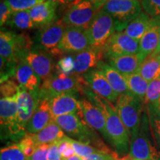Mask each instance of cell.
Here are the masks:
<instances>
[{
    "mask_svg": "<svg viewBox=\"0 0 160 160\" xmlns=\"http://www.w3.org/2000/svg\"><path fill=\"white\" fill-rule=\"evenodd\" d=\"M81 92L102 111L106 120L107 142L113 148L116 154L119 159L128 155L131 137L113 104L92 91L87 83L82 86Z\"/></svg>",
    "mask_w": 160,
    "mask_h": 160,
    "instance_id": "cell-1",
    "label": "cell"
},
{
    "mask_svg": "<svg viewBox=\"0 0 160 160\" xmlns=\"http://www.w3.org/2000/svg\"><path fill=\"white\" fill-rule=\"evenodd\" d=\"M53 120L65 133L72 139L88 144L104 151L111 152L97 137L93 129L90 128L79 113H71L53 118Z\"/></svg>",
    "mask_w": 160,
    "mask_h": 160,
    "instance_id": "cell-2",
    "label": "cell"
},
{
    "mask_svg": "<svg viewBox=\"0 0 160 160\" xmlns=\"http://www.w3.org/2000/svg\"><path fill=\"white\" fill-rule=\"evenodd\" d=\"M147 111H144L139 131L131 137L129 156L133 159L160 160V151L152 141Z\"/></svg>",
    "mask_w": 160,
    "mask_h": 160,
    "instance_id": "cell-3",
    "label": "cell"
},
{
    "mask_svg": "<svg viewBox=\"0 0 160 160\" xmlns=\"http://www.w3.org/2000/svg\"><path fill=\"white\" fill-rule=\"evenodd\" d=\"M86 82L83 77L76 74H65L57 71L48 78L44 79L40 86V99H48L66 93H77L81 91L82 85Z\"/></svg>",
    "mask_w": 160,
    "mask_h": 160,
    "instance_id": "cell-4",
    "label": "cell"
},
{
    "mask_svg": "<svg viewBox=\"0 0 160 160\" xmlns=\"http://www.w3.org/2000/svg\"><path fill=\"white\" fill-rule=\"evenodd\" d=\"M144 105V102L131 93L119 95L116 102L115 108L118 114L131 138L139 131L145 111Z\"/></svg>",
    "mask_w": 160,
    "mask_h": 160,
    "instance_id": "cell-5",
    "label": "cell"
},
{
    "mask_svg": "<svg viewBox=\"0 0 160 160\" xmlns=\"http://www.w3.org/2000/svg\"><path fill=\"white\" fill-rule=\"evenodd\" d=\"M101 9L114 20L117 32L125 31L142 12L139 0H108Z\"/></svg>",
    "mask_w": 160,
    "mask_h": 160,
    "instance_id": "cell-6",
    "label": "cell"
},
{
    "mask_svg": "<svg viewBox=\"0 0 160 160\" xmlns=\"http://www.w3.org/2000/svg\"><path fill=\"white\" fill-rule=\"evenodd\" d=\"M86 31L91 48L103 51L108 40L117 31L113 18L102 9H100Z\"/></svg>",
    "mask_w": 160,
    "mask_h": 160,
    "instance_id": "cell-7",
    "label": "cell"
},
{
    "mask_svg": "<svg viewBox=\"0 0 160 160\" xmlns=\"http://www.w3.org/2000/svg\"><path fill=\"white\" fill-rule=\"evenodd\" d=\"M0 119L2 138H7L13 141H20L27 133V132L21 128L18 122L17 96L1 98Z\"/></svg>",
    "mask_w": 160,
    "mask_h": 160,
    "instance_id": "cell-8",
    "label": "cell"
},
{
    "mask_svg": "<svg viewBox=\"0 0 160 160\" xmlns=\"http://www.w3.org/2000/svg\"><path fill=\"white\" fill-rule=\"evenodd\" d=\"M66 28L67 26L62 20H57L40 28L36 35L35 48L47 52L51 56H62L59 46Z\"/></svg>",
    "mask_w": 160,
    "mask_h": 160,
    "instance_id": "cell-9",
    "label": "cell"
},
{
    "mask_svg": "<svg viewBox=\"0 0 160 160\" xmlns=\"http://www.w3.org/2000/svg\"><path fill=\"white\" fill-rule=\"evenodd\" d=\"M98 11L90 0H74L64 15L62 21L67 27L87 30Z\"/></svg>",
    "mask_w": 160,
    "mask_h": 160,
    "instance_id": "cell-10",
    "label": "cell"
},
{
    "mask_svg": "<svg viewBox=\"0 0 160 160\" xmlns=\"http://www.w3.org/2000/svg\"><path fill=\"white\" fill-rule=\"evenodd\" d=\"M139 42L132 39L124 31L116 32L103 48L105 59L125 55L138 54Z\"/></svg>",
    "mask_w": 160,
    "mask_h": 160,
    "instance_id": "cell-11",
    "label": "cell"
},
{
    "mask_svg": "<svg viewBox=\"0 0 160 160\" xmlns=\"http://www.w3.org/2000/svg\"><path fill=\"white\" fill-rule=\"evenodd\" d=\"M38 91H29L19 87L17 95L18 122L21 128L25 132H27V125L39 103L40 98Z\"/></svg>",
    "mask_w": 160,
    "mask_h": 160,
    "instance_id": "cell-12",
    "label": "cell"
},
{
    "mask_svg": "<svg viewBox=\"0 0 160 160\" xmlns=\"http://www.w3.org/2000/svg\"><path fill=\"white\" fill-rule=\"evenodd\" d=\"M89 48L91 46L86 30L74 27H67L59 46L62 54H77Z\"/></svg>",
    "mask_w": 160,
    "mask_h": 160,
    "instance_id": "cell-13",
    "label": "cell"
},
{
    "mask_svg": "<svg viewBox=\"0 0 160 160\" xmlns=\"http://www.w3.org/2000/svg\"><path fill=\"white\" fill-rule=\"evenodd\" d=\"M21 59L28 64L42 79H45L51 76L57 68L50 53L37 48L30 50L19 60Z\"/></svg>",
    "mask_w": 160,
    "mask_h": 160,
    "instance_id": "cell-14",
    "label": "cell"
},
{
    "mask_svg": "<svg viewBox=\"0 0 160 160\" xmlns=\"http://www.w3.org/2000/svg\"><path fill=\"white\" fill-rule=\"evenodd\" d=\"M79 114L92 129L99 132L107 141L106 120L102 111L88 99L79 100Z\"/></svg>",
    "mask_w": 160,
    "mask_h": 160,
    "instance_id": "cell-15",
    "label": "cell"
},
{
    "mask_svg": "<svg viewBox=\"0 0 160 160\" xmlns=\"http://www.w3.org/2000/svg\"><path fill=\"white\" fill-rule=\"evenodd\" d=\"M87 85L96 93L110 102H117L119 95L113 91L105 76L100 70H92L84 74L83 77Z\"/></svg>",
    "mask_w": 160,
    "mask_h": 160,
    "instance_id": "cell-16",
    "label": "cell"
},
{
    "mask_svg": "<svg viewBox=\"0 0 160 160\" xmlns=\"http://www.w3.org/2000/svg\"><path fill=\"white\" fill-rule=\"evenodd\" d=\"M160 37V17H153L148 29L139 40L138 55L142 61L153 54L157 50Z\"/></svg>",
    "mask_w": 160,
    "mask_h": 160,
    "instance_id": "cell-17",
    "label": "cell"
},
{
    "mask_svg": "<svg viewBox=\"0 0 160 160\" xmlns=\"http://www.w3.org/2000/svg\"><path fill=\"white\" fill-rule=\"evenodd\" d=\"M102 58H104L102 50L94 49L93 48H89L77 53L73 56V74L79 76L85 74L97 68Z\"/></svg>",
    "mask_w": 160,
    "mask_h": 160,
    "instance_id": "cell-18",
    "label": "cell"
},
{
    "mask_svg": "<svg viewBox=\"0 0 160 160\" xmlns=\"http://www.w3.org/2000/svg\"><path fill=\"white\" fill-rule=\"evenodd\" d=\"M53 120L50 105V99H40L36 111L26 127L28 133L36 134L45 128Z\"/></svg>",
    "mask_w": 160,
    "mask_h": 160,
    "instance_id": "cell-19",
    "label": "cell"
},
{
    "mask_svg": "<svg viewBox=\"0 0 160 160\" xmlns=\"http://www.w3.org/2000/svg\"><path fill=\"white\" fill-rule=\"evenodd\" d=\"M50 105L53 118L71 113H78L79 111L77 93H66L55 96L50 99Z\"/></svg>",
    "mask_w": 160,
    "mask_h": 160,
    "instance_id": "cell-20",
    "label": "cell"
},
{
    "mask_svg": "<svg viewBox=\"0 0 160 160\" xmlns=\"http://www.w3.org/2000/svg\"><path fill=\"white\" fill-rule=\"evenodd\" d=\"M15 78L19 87L27 91L36 92L41 86V78L25 61L19 60L16 68Z\"/></svg>",
    "mask_w": 160,
    "mask_h": 160,
    "instance_id": "cell-21",
    "label": "cell"
},
{
    "mask_svg": "<svg viewBox=\"0 0 160 160\" xmlns=\"http://www.w3.org/2000/svg\"><path fill=\"white\" fill-rule=\"evenodd\" d=\"M57 5L45 0L29 10V13L36 27L42 28L56 21V9Z\"/></svg>",
    "mask_w": 160,
    "mask_h": 160,
    "instance_id": "cell-22",
    "label": "cell"
},
{
    "mask_svg": "<svg viewBox=\"0 0 160 160\" xmlns=\"http://www.w3.org/2000/svg\"><path fill=\"white\" fill-rule=\"evenodd\" d=\"M97 69L102 72L116 93L119 95L130 93L125 76L119 73L117 69L110 65L108 62H104L102 61L99 63Z\"/></svg>",
    "mask_w": 160,
    "mask_h": 160,
    "instance_id": "cell-23",
    "label": "cell"
},
{
    "mask_svg": "<svg viewBox=\"0 0 160 160\" xmlns=\"http://www.w3.org/2000/svg\"><path fill=\"white\" fill-rule=\"evenodd\" d=\"M108 63L117 69L123 76L137 73L142 61L138 54L125 55L108 59Z\"/></svg>",
    "mask_w": 160,
    "mask_h": 160,
    "instance_id": "cell-24",
    "label": "cell"
},
{
    "mask_svg": "<svg viewBox=\"0 0 160 160\" xmlns=\"http://www.w3.org/2000/svg\"><path fill=\"white\" fill-rule=\"evenodd\" d=\"M67 135L65 134V132L55 122L54 120H53L41 131L33 134V137L37 145H39L42 144L51 145L63 139Z\"/></svg>",
    "mask_w": 160,
    "mask_h": 160,
    "instance_id": "cell-25",
    "label": "cell"
},
{
    "mask_svg": "<svg viewBox=\"0 0 160 160\" xmlns=\"http://www.w3.org/2000/svg\"><path fill=\"white\" fill-rule=\"evenodd\" d=\"M152 17L142 11L127 26L124 32L132 39L139 42L146 31L148 29Z\"/></svg>",
    "mask_w": 160,
    "mask_h": 160,
    "instance_id": "cell-26",
    "label": "cell"
},
{
    "mask_svg": "<svg viewBox=\"0 0 160 160\" xmlns=\"http://www.w3.org/2000/svg\"><path fill=\"white\" fill-rule=\"evenodd\" d=\"M16 53H17V34L13 32L1 31L0 32L1 57L9 60H17L16 58Z\"/></svg>",
    "mask_w": 160,
    "mask_h": 160,
    "instance_id": "cell-27",
    "label": "cell"
},
{
    "mask_svg": "<svg viewBox=\"0 0 160 160\" xmlns=\"http://www.w3.org/2000/svg\"><path fill=\"white\" fill-rule=\"evenodd\" d=\"M125 78L130 93L136 96L145 103L146 93L149 85L148 82L144 79L138 72L133 74L125 76Z\"/></svg>",
    "mask_w": 160,
    "mask_h": 160,
    "instance_id": "cell-28",
    "label": "cell"
},
{
    "mask_svg": "<svg viewBox=\"0 0 160 160\" xmlns=\"http://www.w3.org/2000/svg\"><path fill=\"white\" fill-rule=\"evenodd\" d=\"M138 73L148 82L160 79V62L157 56L151 55L140 65Z\"/></svg>",
    "mask_w": 160,
    "mask_h": 160,
    "instance_id": "cell-29",
    "label": "cell"
},
{
    "mask_svg": "<svg viewBox=\"0 0 160 160\" xmlns=\"http://www.w3.org/2000/svg\"><path fill=\"white\" fill-rule=\"evenodd\" d=\"M8 25L21 31H29L37 28L28 11H18L12 13Z\"/></svg>",
    "mask_w": 160,
    "mask_h": 160,
    "instance_id": "cell-30",
    "label": "cell"
},
{
    "mask_svg": "<svg viewBox=\"0 0 160 160\" xmlns=\"http://www.w3.org/2000/svg\"><path fill=\"white\" fill-rule=\"evenodd\" d=\"M147 112L151 133L155 140L156 145L160 149V115L157 113L155 108L151 105H147Z\"/></svg>",
    "mask_w": 160,
    "mask_h": 160,
    "instance_id": "cell-31",
    "label": "cell"
},
{
    "mask_svg": "<svg viewBox=\"0 0 160 160\" xmlns=\"http://www.w3.org/2000/svg\"><path fill=\"white\" fill-rule=\"evenodd\" d=\"M0 160H28V158L19 144L15 143L1 149Z\"/></svg>",
    "mask_w": 160,
    "mask_h": 160,
    "instance_id": "cell-32",
    "label": "cell"
},
{
    "mask_svg": "<svg viewBox=\"0 0 160 160\" xmlns=\"http://www.w3.org/2000/svg\"><path fill=\"white\" fill-rule=\"evenodd\" d=\"M68 139L71 144L72 147H73V150H74L75 154L78 156V157H79L80 158H85L88 157L90 155L93 154V153L104 151L102 150L97 148V147H94V146L81 142L72 139V138L69 137Z\"/></svg>",
    "mask_w": 160,
    "mask_h": 160,
    "instance_id": "cell-33",
    "label": "cell"
},
{
    "mask_svg": "<svg viewBox=\"0 0 160 160\" xmlns=\"http://www.w3.org/2000/svg\"><path fill=\"white\" fill-rule=\"evenodd\" d=\"M160 101V79L150 82L145 99V105L156 106Z\"/></svg>",
    "mask_w": 160,
    "mask_h": 160,
    "instance_id": "cell-34",
    "label": "cell"
},
{
    "mask_svg": "<svg viewBox=\"0 0 160 160\" xmlns=\"http://www.w3.org/2000/svg\"><path fill=\"white\" fill-rule=\"evenodd\" d=\"M19 62L17 60H9L1 57V82L9 79L10 77H15L16 68Z\"/></svg>",
    "mask_w": 160,
    "mask_h": 160,
    "instance_id": "cell-35",
    "label": "cell"
},
{
    "mask_svg": "<svg viewBox=\"0 0 160 160\" xmlns=\"http://www.w3.org/2000/svg\"><path fill=\"white\" fill-rule=\"evenodd\" d=\"M13 13L18 11H29L38 4L45 0H7Z\"/></svg>",
    "mask_w": 160,
    "mask_h": 160,
    "instance_id": "cell-36",
    "label": "cell"
},
{
    "mask_svg": "<svg viewBox=\"0 0 160 160\" xmlns=\"http://www.w3.org/2000/svg\"><path fill=\"white\" fill-rule=\"evenodd\" d=\"M18 144L27 158L31 157L38 147L34 137H33V134L28 133H26L25 137L22 138Z\"/></svg>",
    "mask_w": 160,
    "mask_h": 160,
    "instance_id": "cell-37",
    "label": "cell"
},
{
    "mask_svg": "<svg viewBox=\"0 0 160 160\" xmlns=\"http://www.w3.org/2000/svg\"><path fill=\"white\" fill-rule=\"evenodd\" d=\"M142 8L151 17H160V0H139Z\"/></svg>",
    "mask_w": 160,
    "mask_h": 160,
    "instance_id": "cell-38",
    "label": "cell"
},
{
    "mask_svg": "<svg viewBox=\"0 0 160 160\" xmlns=\"http://www.w3.org/2000/svg\"><path fill=\"white\" fill-rule=\"evenodd\" d=\"M19 89V85H17L14 81L11 79L5 80L1 82V98L13 97L17 95Z\"/></svg>",
    "mask_w": 160,
    "mask_h": 160,
    "instance_id": "cell-39",
    "label": "cell"
},
{
    "mask_svg": "<svg viewBox=\"0 0 160 160\" xmlns=\"http://www.w3.org/2000/svg\"><path fill=\"white\" fill-rule=\"evenodd\" d=\"M59 149L62 159H68V158L76 155L75 151L72 147L71 142H69L68 137L66 136L63 139L57 142Z\"/></svg>",
    "mask_w": 160,
    "mask_h": 160,
    "instance_id": "cell-40",
    "label": "cell"
},
{
    "mask_svg": "<svg viewBox=\"0 0 160 160\" xmlns=\"http://www.w3.org/2000/svg\"><path fill=\"white\" fill-rule=\"evenodd\" d=\"M57 71L65 74H73L74 69V62H73V57H62L57 65Z\"/></svg>",
    "mask_w": 160,
    "mask_h": 160,
    "instance_id": "cell-41",
    "label": "cell"
},
{
    "mask_svg": "<svg viewBox=\"0 0 160 160\" xmlns=\"http://www.w3.org/2000/svg\"><path fill=\"white\" fill-rule=\"evenodd\" d=\"M13 13L7 0L1 1L0 3V25L2 28L5 24H8Z\"/></svg>",
    "mask_w": 160,
    "mask_h": 160,
    "instance_id": "cell-42",
    "label": "cell"
},
{
    "mask_svg": "<svg viewBox=\"0 0 160 160\" xmlns=\"http://www.w3.org/2000/svg\"><path fill=\"white\" fill-rule=\"evenodd\" d=\"M49 148L50 145L48 144L38 145L34 153L28 158V160H48Z\"/></svg>",
    "mask_w": 160,
    "mask_h": 160,
    "instance_id": "cell-43",
    "label": "cell"
},
{
    "mask_svg": "<svg viewBox=\"0 0 160 160\" xmlns=\"http://www.w3.org/2000/svg\"><path fill=\"white\" fill-rule=\"evenodd\" d=\"M81 159L82 160H119V158L116 153L112 152L102 151Z\"/></svg>",
    "mask_w": 160,
    "mask_h": 160,
    "instance_id": "cell-44",
    "label": "cell"
},
{
    "mask_svg": "<svg viewBox=\"0 0 160 160\" xmlns=\"http://www.w3.org/2000/svg\"><path fill=\"white\" fill-rule=\"evenodd\" d=\"M48 160H63L61 153H60L57 142L50 145Z\"/></svg>",
    "mask_w": 160,
    "mask_h": 160,
    "instance_id": "cell-45",
    "label": "cell"
},
{
    "mask_svg": "<svg viewBox=\"0 0 160 160\" xmlns=\"http://www.w3.org/2000/svg\"><path fill=\"white\" fill-rule=\"evenodd\" d=\"M97 10H100L108 0H90Z\"/></svg>",
    "mask_w": 160,
    "mask_h": 160,
    "instance_id": "cell-46",
    "label": "cell"
},
{
    "mask_svg": "<svg viewBox=\"0 0 160 160\" xmlns=\"http://www.w3.org/2000/svg\"><path fill=\"white\" fill-rule=\"evenodd\" d=\"M47 1L51 2L57 4V5H65V4L69 3L72 0H47Z\"/></svg>",
    "mask_w": 160,
    "mask_h": 160,
    "instance_id": "cell-47",
    "label": "cell"
},
{
    "mask_svg": "<svg viewBox=\"0 0 160 160\" xmlns=\"http://www.w3.org/2000/svg\"><path fill=\"white\" fill-rule=\"evenodd\" d=\"M63 160H82V159L79 157H78V156L74 155L73 157L68 158V159H64Z\"/></svg>",
    "mask_w": 160,
    "mask_h": 160,
    "instance_id": "cell-48",
    "label": "cell"
},
{
    "mask_svg": "<svg viewBox=\"0 0 160 160\" xmlns=\"http://www.w3.org/2000/svg\"><path fill=\"white\" fill-rule=\"evenodd\" d=\"M159 53H160V37H159V45H158V47H157V50H156V51H155L154 53H153V54H152V55H155V56H157V55L159 54Z\"/></svg>",
    "mask_w": 160,
    "mask_h": 160,
    "instance_id": "cell-49",
    "label": "cell"
},
{
    "mask_svg": "<svg viewBox=\"0 0 160 160\" xmlns=\"http://www.w3.org/2000/svg\"><path fill=\"white\" fill-rule=\"evenodd\" d=\"M151 106H153V105H151ZM153 107H154V108H155L156 110H157V113H159V114L160 115V101H159V102L158 103V105H156V106H153Z\"/></svg>",
    "mask_w": 160,
    "mask_h": 160,
    "instance_id": "cell-50",
    "label": "cell"
},
{
    "mask_svg": "<svg viewBox=\"0 0 160 160\" xmlns=\"http://www.w3.org/2000/svg\"><path fill=\"white\" fill-rule=\"evenodd\" d=\"M119 160H133V159H132V158L130 157L129 155H128V156H126V157H125L120 158Z\"/></svg>",
    "mask_w": 160,
    "mask_h": 160,
    "instance_id": "cell-51",
    "label": "cell"
},
{
    "mask_svg": "<svg viewBox=\"0 0 160 160\" xmlns=\"http://www.w3.org/2000/svg\"><path fill=\"white\" fill-rule=\"evenodd\" d=\"M157 56L158 59H159V62H160V53H159V54H158V55H157Z\"/></svg>",
    "mask_w": 160,
    "mask_h": 160,
    "instance_id": "cell-52",
    "label": "cell"
},
{
    "mask_svg": "<svg viewBox=\"0 0 160 160\" xmlns=\"http://www.w3.org/2000/svg\"><path fill=\"white\" fill-rule=\"evenodd\" d=\"M133 160H139V159H133Z\"/></svg>",
    "mask_w": 160,
    "mask_h": 160,
    "instance_id": "cell-53",
    "label": "cell"
}]
</instances>
